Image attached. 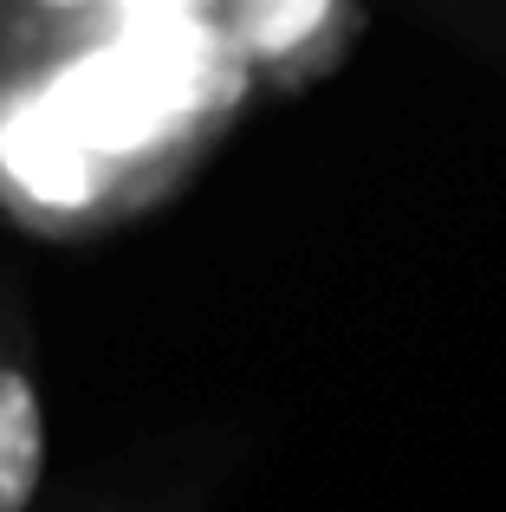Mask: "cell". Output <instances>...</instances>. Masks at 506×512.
<instances>
[{"label":"cell","instance_id":"cell-1","mask_svg":"<svg viewBox=\"0 0 506 512\" xmlns=\"http://www.w3.org/2000/svg\"><path fill=\"white\" fill-rule=\"evenodd\" d=\"M221 52L266 91H299L312 85L325 65L344 59V39L357 33L351 7H331V0H305V7H286V0H253V7H228L208 13Z\"/></svg>","mask_w":506,"mask_h":512},{"label":"cell","instance_id":"cell-2","mask_svg":"<svg viewBox=\"0 0 506 512\" xmlns=\"http://www.w3.org/2000/svg\"><path fill=\"white\" fill-rule=\"evenodd\" d=\"M46 461H52V428L33 363V331H26L20 305H0V512L39 506Z\"/></svg>","mask_w":506,"mask_h":512},{"label":"cell","instance_id":"cell-3","mask_svg":"<svg viewBox=\"0 0 506 512\" xmlns=\"http://www.w3.org/2000/svg\"><path fill=\"white\" fill-rule=\"evenodd\" d=\"M91 512H137V506H91Z\"/></svg>","mask_w":506,"mask_h":512}]
</instances>
